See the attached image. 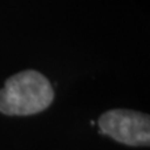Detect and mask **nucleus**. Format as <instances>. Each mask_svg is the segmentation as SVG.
Returning a JSON list of instances; mask_svg holds the SVG:
<instances>
[{
	"label": "nucleus",
	"mask_w": 150,
	"mask_h": 150,
	"mask_svg": "<svg viewBox=\"0 0 150 150\" xmlns=\"http://www.w3.org/2000/svg\"><path fill=\"white\" fill-rule=\"evenodd\" d=\"M54 100L49 80L35 70L10 76L0 90V111L6 115H33L45 110Z\"/></svg>",
	"instance_id": "nucleus-1"
},
{
	"label": "nucleus",
	"mask_w": 150,
	"mask_h": 150,
	"mask_svg": "<svg viewBox=\"0 0 150 150\" xmlns=\"http://www.w3.org/2000/svg\"><path fill=\"white\" fill-rule=\"evenodd\" d=\"M100 134L131 146H144L150 143L149 115L133 110L116 109L103 114L99 119Z\"/></svg>",
	"instance_id": "nucleus-2"
}]
</instances>
